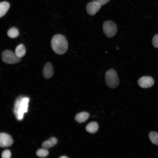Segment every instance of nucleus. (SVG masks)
<instances>
[{
	"label": "nucleus",
	"instance_id": "1a4fd4ad",
	"mask_svg": "<svg viewBox=\"0 0 158 158\" xmlns=\"http://www.w3.org/2000/svg\"><path fill=\"white\" fill-rule=\"evenodd\" d=\"M44 77L47 79L51 78L53 74V69L52 65L49 62L46 63L43 70Z\"/></svg>",
	"mask_w": 158,
	"mask_h": 158
},
{
	"label": "nucleus",
	"instance_id": "7ed1b4c3",
	"mask_svg": "<svg viewBox=\"0 0 158 158\" xmlns=\"http://www.w3.org/2000/svg\"><path fill=\"white\" fill-rule=\"evenodd\" d=\"M105 79L107 85L111 88L116 87L119 83L117 73L113 69H110L106 72Z\"/></svg>",
	"mask_w": 158,
	"mask_h": 158
},
{
	"label": "nucleus",
	"instance_id": "6e6552de",
	"mask_svg": "<svg viewBox=\"0 0 158 158\" xmlns=\"http://www.w3.org/2000/svg\"><path fill=\"white\" fill-rule=\"evenodd\" d=\"M101 6L97 3L92 1L87 3L86 6L87 13L90 15H95L100 9Z\"/></svg>",
	"mask_w": 158,
	"mask_h": 158
},
{
	"label": "nucleus",
	"instance_id": "ddd939ff",
	"mask_svg": "<svg viewBox=\"0 0 158 158\" xmlns=\"http://www.w3.org/2000/svg\"><path fill=\"white\" fill-rule=\"evenodd\" d=\"M15 53L20 58L24 56L26 53L25 48L24 45L20 44L18 45L16 48Z\"/></svg>",
	"mask_w": 158,
	"mask_h": 158
},
{
	"label": "nucleus",
	"instance_id": "9b49d317",
	"mask_svg": "<svg viewBox=\"0 0 158 158\" xmlns=\"http://www.w3.org/2000/svg\"><path fill=\"white\" fill-rule=\"evenodd\" d=\"M57 142V140L56 138L52 137L44 142L42 146L43 148L47 149L54 146L56 144Z\"/></svg>",
	"mask_w": 158,
	"mask_h": 158
},
{
	"label": "nucleus",
	"instance_id": "4468645a",
	"mask_svg": "<svg viewBox=\"0 0 158 158\" xmlns=\"http://www.w3.org/2000/svg\"><path fill=\"white\" fill-rule=\"evenodd\" d=\"M10 7V4L7 2L3 1L0 3V17L1 18L6 13Z\"/></svg>",
	"mask_w": 158,
	"mask_h": 158
},
{
	"label": "nucleus",
	"instance_id": "f3484780",
	"mask_svg": "<svg viewBox=\"0 0 158 158\" xmlns=\"http://www.w3.org/2000/svg\"><path fill=\"white\" fill-rule=\"evenodd\" d=\"M37 155L41 157H44L47 156L49 154L48 151L45 148L40 149L36 152Z\"/></svg>",
	"mask_w": 158,
	"mask_h": 158
},
{
	"label": "nucleus",
	"instance_id": "9d476101",
	"mask_svg": "<svg viewBox=\"0 0 158 158\" xmlns=\"http://www.w3.org/2000/svg\"><path fill=\"white\" fill-rule=\"evenodd\" d=\"M89 114L85 111L81 112L77 114L75 117V120L79 123L85 121L89 117Z\"/></svg>",
	"mask_w": 158,
	"mask_h": 158
},
{
	"label": "nucleus",
	"instance_id": "dca6fc26",
	"mask_svg": "<svg viewBox=\"0 0 158 158\" xmlns=\"http://www.w3.org/2000/svg\"><path fill=\"white\" fill-rule=\"evenodd\" d=\"M8 36L10 38H13L17 37L19 35V31L18 29L13 27L9 29L7 32Z\"/></svg>",
	"mask_w": 158,
	"mask_h": 158
},
{
	"label": "nucleus",
	"instance_id": "39448f33",
	"mask_svg": "<svg viewBox=\"0 0 158 158\" xmlns=\"http://www.w3.org/2000/svg\"><path fill=\"white\" fill-rule=\"evenodd\" d=\"M103 30L105 35L107 37L111 38L116 35L117 31V27L113 21L107 20L103 23Z\"/></svg>",
	"mask_w": 158,
	"mask_h": 158
},
{
	"label": "nucleus",
	"instance_id": "aec40b11",
	"mask_svg": "<svg viewBox=\"0 0 158 158\" xmlns=\"http://www.w3.org/2000/svg\"><path fill=\"white\" fill-rule=\"evenodd\" d=\"M110 0H92V1L97 3L101 6L105 5Z\"/></svg>",
	"mask_w": 158,
	"mask_h": 158
},
{
	"label": "nucleus",
	"instance_id": "6ab92c4d",
	"mask_svg": "<svg viewBox=\"0 0 158 158\" xmlns=\"http://www.w3.org/2000/svg\"><path fill=\"white\" fill-rule=\"evenodd\" d=\"M152 43L154 47L158 48V34L155 35L153 37Z\"/></svg>",
	"mask_w": 158,
	"mask_h": 158
},
{
	"label": "nucleus",
	"instance_id": "0eeeda50",
	"mask_svg": "<svg viewBox=\"0 0 158 158\" xmlns=\"http://www.w3.org/2000/svg\"><path fill=\"white\" fill-rule=\"evenodd\" d=\"M13 140L9 134L4 133L0 134V146L1 147H8L12 145Z\"/></svg>",
	"mask_w": 158,
	"mask_h": 158
},
{
	"label": "nucleus",
	"instance_id": "f8f14e48",
	"mask_svg": "<svg viewBox=\"0 0 158 158\" xmlns=\"http://www.w3.org/2000/svg\"><path fill=\"white\" fill-rule=\"evenodd\" d=\"M98 127V124L97 122H92L87 125L85 129L88 132L91 133H94L97 131Z\"/></svg>",
	"mask_w": 158,
	"mask_h": 158
},
{
	"label": "nucleus",
	"instance_id": "423d86ee",
	"mask_svg": "<svg viewBox=\"0 0 158 158\" xmlns=\"http://www.w3.org/2000/svg\"><path fill=\"white\" fill-rule=\"evenodd\" d=\"M139 86L143 88H147L153 86L154 83L153 79L148 76H144L140 78L138 80Z\"/></svg>",
	"mask_w": 158,
	"mask_h": 158
},
{
	"label": "nucleus",
	"instance_id": "20e7f679",
	"mask_svg": "<svg viewBox=\"0 0 158 158\" xmlns=\"http://www.w3.org/2000/svg\"><path fill=\"white\" fill-rule=\"evenodd\" d=\"M2 61L6 63L13 64L19 62L21 58L18 57L15 53L8 50L4 51L2 53Z\"/></svg>",
	"mask_w": 158,
	"mask_h": 158
},
{
	"label": "nucleus",
	"instance_id": "a211bd4d",
	"mask_svg": "<svg viewBox=\"0 0 158 158\" xmlns=\"http://www.w3.org/2000/svg\"><path fill=\"white\" fill-rule=\"evenodd\" d=\"M11 157V152L8 150L4 151L2 153L1 157L3 158H10Z\"/></svg>",
	"mask_w": 158,
	"mask_h": 158
},
{
	"label": "nucleus",
	"instance_id": "412c9836",
	"mask_svg": "<svg viewBox=\"0 0 158 158\" xmlns=\"http://www.w3.org/2000/svg\"><path fill=\"white\" fill-rule=\"evenodd\" d=\"M60 158H68V157L66 156H62V157H60Z\"/></svg>",
	"mask_w": 158,
	"mask_h": 158
},
{
	"label": "nucleus",
	"instance_id": "2eb2a0df",
	"mask_svg": "<svg viewBox=\"0 0 158 158\" xmlns=\"http://www.w3.org/2000/svg\"><path fill=\"white\" fill-rule=\"evenodd\" d=\"M149 137L151 142L154 144L158 146V133L154 131L150 132Z\"/></svg>",
	"mask_w": 158,
	"mask_h": 158
},
{
	"label": "nucleus",
	"instance_id": "f03ea898",
	"mask_svg": "<svg viewBox=\"0 0 158 158\" xmlns=\"http://www.w3.org/2000/svg\"><path fill=\"white\" fill-rule=\"evenodd\" d=\"M29 98L28 97L20 96L16 100L13 112L16 118L19 120L23 119L24 114L28 111Z\"/></svg>",
	"mask_w": 158,
	"mask_h": 158
},
{
	"label": "nucleus",
	"instance_id": "f257e3e1",
	"mask_svg": "<svg viewBox=\"0 0 158 158\" xmlns=\"http://www.w3.org/2000/svg\"><path fill=\"white\" fill-rule=\"evenodd\" d=\"M51 46L53 51L58 54H62L66 51L68 43L66 37L61 34H56L52 38Z\"/></svg>",
	"mask_w": 158,
	"mask_h": 158
}]
</instances>
